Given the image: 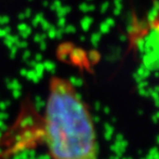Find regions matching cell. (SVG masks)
<instances>
[{"label": "cell", "instance_id": "obj_1", "mask_svg": "<svg viewBox=\"0 0 159 159\" xmlns=\"http://www.w3.org/2000/svg\"><path fill=\"white\" fill-rule=\"evenodd\" d=\"M44 136L52 159H97L92 116L67 80L56 78L50 83Z\"/></svg>", "mask_w": 159, "mask_h": 159}, {"label": "cell", "instance_id": "obj_2", "mask_svg": "<svg viewBox=\"0 0 159 159\" xmlns=\"http://www.w3.org/2000/svg\"><path fill=\"white\" fill-rule=\"evenodd\" d=\"M145 57L149 65L159 66V23L153 27L147 38L145 44Z\"/></svg>", "mask_w": 159, "mask_h": 159}]
</instances>
